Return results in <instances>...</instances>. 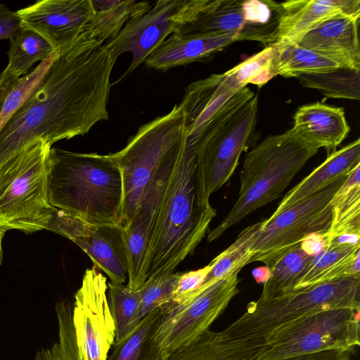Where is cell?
<instances>
[{
	"instance_id": "33",
	"label": "cell",
	"mask_w": 360,
	"mask_h": 360,
	"mask_svg": "<svg viewBox=\"0 0 360 360\" xmlns=\"http://www.w3.org/2000/svg\"><path fill=\"white\" fill-rule=\"evenodd\" d=\"M264 221H259L243 229L229 248L212 260L213 266L200 288L205 289L233 269H243L250 263L252 257L250 248Z\"/></svg>"
},
{
	"instance_id": "22",
	"label": "cell",
	"mask_w": 360,
	"mask_h": 360,
	"mask_svg": "<svg viewBox=\"0 0 360 360\" xmlns=\"http://www.w3.org/2000/svg\"><path fill=\"white\" fill-rule=\"evenodd\" d=\"M293 119L292 128L309 141L324 148L328 155L336 150L350 131L342 108L320 102L300 107Z\"/></svg>"
},
{
	"instance_id": "14",
	"label": "cell",
	"mask_w": 360,
	"mask_h": 360,
	"mask_svg": "<svg viewBox=\"0 0 360 360\" xmlns=\"http://www.w3.org/2000/svg\"><path fill=\"white\" fill-rule=\"evenodd\" d=\"M106 278L87 269L75 295L72 319L79 360H106L115 338Z\"/></svg>"
},
{
	"instance_id": "35",
	"label": "cell",
	"mask_w": 360,
	"mask_h": 360,
	"mask_svg": "<svg viewBox=\"0 0 360 360\" xmlns=\"http://www.w3.org/2000/svg\"><path fill=\"white\" fill-rule=\"evenodd\" d=\"M72 310V306L67 300L56 303L58 341L49 347L38 351L35 355V360H79Z\"/></svg>"
},
{
	"instance_id": "29",
	"label": "cell",
	"mask_w": 360,
	"mask_h": 360,
	"mask_svg": "<svg viewBox=\"0 0 360 360\" xmlns=\"http://www.w3.org/2000/svg\"><path fill=\"white\" fill-rule=\"evenodd\" d=\"M275 64L277 75L295 77L298 74H317L340 68L330 60L296 43L278 41Z\"/></svg>"
},
{
	"instance_id": "16",
	"label": "cell",
	"mask_w": 360,
	"mask_h": 360,
	"mask_svg": "<svg viewBox=\"0 0 360 360\" xmlns=\"http://www.w3.org/2000/svg\"><path fill=\"white\" fill-rule=\"evenodd\" d=\"M16 13L23 27L41 35L59 54L78 37L95 9L91 0H41Z\"/></svg>"
},
{
	"instance_id": "15",
	"label": "cell",
	"mask_w": 360,
	"mask_h": 360,
	"mask_svg": "<svg viewBox=\"0 0 360 360\" xmlns=\"http://www.w3.org/2000/svg\"><path fill=\"white\" fill-rule=\"evenodd\" d=\"M182 153L169 162L153 179L133 219L122 228L128 260L127 286L131 290H139L147 280V265L158 219Z\"/></svg>"
},
{
	"instance_id": "13",
	"label": "cell",
	"mask_w": 360,
	"mask_h": 360,
	"mask_svg": "<svg viewBox=\"0 0 360 360\" xmlns=\"http://www.w3.org/2000/svg\"><path fill=\"white\" fill-rule=\"evenodd\" d=\"M205 0H159L147 13L129 22L112 39L104 44L115 60L132 54L123 78L132 72L169 35L193 20Z\"/></svg>"
},
{
	"instance_id": "42",
	"label": "cell",
	"mask_w": 360,
	"mask_h": 360,
	"mask_svg": "<svg viewBox=\"0 0 360 360\" xmlns=\"http://www.w3.org/2000/svg\"><path fill=\"white\" fill-rule=\"evenodd\" d=\"M285 360H350V355L348 352L338 349H328L300 355Z\"/></svg>"
},
{
	"instance_id": "45",
	"label": "cell",
	"mask_w": 360,
	"mask_h": 360,
	"mask_svg": "<svg viewBox=\"0 0 360 360\" xmlns=\"http://www.w3.org/2000/svg\"><path fill=\"white\" fill-rule=\"evenodd\" d=\"M252 274L257 283H264L269 278L271 271L266 266H259L254 269L252 271Z\"/></svg>"
},
{
	"instance_id": "28",
	"label": "cell",
	"mask_w": 360,
	"mask_h": 360,
	"mask_svg": "<svg viewBox=\"0 0 360 360\" xmlns=\"http://www.w3.org/2000/svg\"><path fill=\"white\" fill-rule=\"evenodd\" d=\"M360 164L332 198L333 217L326 233L328 240L344 233H360Z\"/></svg>"
},
{
	"instance_id": "6",
	"label": "cell",
	"mask_w": 360,
	"mask_h": 360,
	"mask_svg": "<svg viewBox=\"0 0 360 360\" xmlns=\"http://www.w3.org/2000/svg\"><path fill=\"white\" fill-rule=\"evenodd\" d=\"M360 276H343L266 301L250 302L246 311L221 331L231 340L264 342L268 334L314 314L360 309Z\"/></svg>"
},
{
	"instance_id": "40",
	"label": "cell",
	"mask_w": 360,
	"mask_h": 360,
	"mask_svg": "<svg viewBox=\"0 0 360 360\" xmlns=\"http://www.w3.org/2000/svg\"><path fill=\"white\" fill-rule=\"evenodd\" d=\"M22 28L16 11L0 3V40L10 39Z\"/></svg>"
},
{
	"instance_id": "26",
	"label": "cell",
	"mask_w": 360,
	"mask_h": 360,
	"mask_svg": "<svg viewBox=\"0 0 360 360\" xmlns=\"http://www.w3.org/2000/svg\"><path fill=\"white\" fill-rule=\"evenodd\" d=\"M313 257L301 248L300 243L265 262L271 275L258 300H271L290 294Z\"/></svg>"
},
{
	"instance_id": "44",
	"label": "cell",
	"mask_w": 360,
	"mask_h": 360,
	"mask_svg": "<svg viewBox=\"0 0 360 360\" xmlns=\"http://www.w3.org/2000/svg\"><path fill=\"white\" fill-rule=\"evenodd\" d=\"M329 244L339 246H360V233H350L339 235L329 240Z\"/></svg>"
},
{
	"instance_id": "23",
	"label": "cell",
	"mask_w": 360,
	"mask_h": 360,
	"mask_svg": "<svg viewBox=\"0 0 360 360\" xmlns=\"http://www.w3.org/2000/svg\"><path fill=\"white\" fill-rule=\"evenodd\" d=\"M269 347L264 342L231 340L209 330L192 343L160 360H257Z\"/></svg>"
},
{
	"instance_id": "11",
	"label": "cell",
	"mask_w": 360,
	"mask_h": 360,
	"mask_svg": "<svg viewBox=\"0 0 360 360\" xmlns=\"http://www.w3.org/2000/svg\"><path fill=\"white\" fill-rule=\"evenodd\" d=\"M347 176L336 178L302 200L264 219L250 248V263H264L311 233L326 234L333 217L330 202Z\"/></svg>"
},
{
	"instance_id": "41",
	"label": "cell",
	"mask_w": 360,
	"mask_h": 360,
	"mask_svg": "<svg viewBox=\"0 0 360 360\" xmlns=\"http://www.w3.org/2000/svg\"><path fill=\"white\" fill-rule=\"evenodd\" d=\"M329 244L326 234L314 233L306 236L301 242V248L308 255L315 256Z\"/></svg>"
},
{
	"instance_id": "39",
	"label": "cell",
	"mask_w": 360,
	"mask_h": 360,
	"mask_svg": "<svg viewBox=\"0 0 360 360\" xmlns=\"http://www.w3.org/2000/svg\"><path fill=\"white\" fill-rule=\"evenodd\" d=\"M212 266L213 263L211 261L207 265L201 269L187 273H182L170 302H180L187 296L197 290L204 283Z\"/></svg>"
},
{
	"instance_id": "12",
	"label": "cell",
	"mask_w": 360,
	"mask_h": 360,
	"mask_svg": "<svg viewBox=\"0 0 360 360\" xmlns=\"http://www.w3.org/2000/svg\"><path fill=\"white\" fill-rule=\"evenodd\" d=\"M282 6L271 0H205L180 34L232 35L265 47L277 42Z\"/></svg>"
},
{
	"instance_id": "18",
	"label": "cell",
	"mask_w": 360,
	"mask_h": 360,
	"mask_svg": "<svg viewBox=\"0 0 360 360\" xmlns=\"http://www.w3.org/2000/svg\"><path fill=\"white\" fill-rule=\"evenodd\" d=\"M360 15H338L318 24L296 43L336 63L360 70Z\"/></svg>"
},
{
	"instance_id": "46",
	"label": "cell",
	"mask_w": 360,
	"mask_h": 360,
	"mask_svg": "<svg viewBox=\"0 0 360 360\" xmlns=\"http://www.w3.org/2000/svg\"><path fill=\"white\" fill-rule=\"evenodd\" d=\"M6 231L0 229V266L2 264L3 262V249H2V241Z\"/></svg>"
},
{
	"instance_id": "43",
	"label": "cell",
	"mask_w": 360,
	"mask_h": 360,
	"mask_svg": "<svg viewBox=\"0 0 360 360\" xmlns=\"http://www.w3.org/2000/svg\"><path fill=\"white\" fill-rule=\"evenodd\" d=\"M18 79L13 77L5 68L0 75V105L11 91Z\"/></svg>"
},
{
	"instance_id": "34",
	"label": "cell",
	"mask_w": 360,
	"mask_h": 360,
	"mask_svg": "<svg viewBox=\"0 0 360 360\" xmlns=\"http://www.w3.org/2000/svg\"><path fill=\"white\" fill-rule=\"evenodd\" d=\"M275 54L274 44L266 46L225 73L240 87L248 84L260 87L277 75Z\"/></svg>"
},
{
	"instance_id": "38",
	"label": "cell",
	"mask_w": 360,
	"mask_h": 360,
	"mask_svg": "<svg viewBox=\"0 0 360 360\" xmlns=\"http://www.w3.org/2000/svg\"><path fill=\"white\" fill-rule=\"evenodd\" d=\"M182 273H168L148 279L139 288L141 292V316L157 307L170 302Z\"/></svg>"
},
{
	"instance_id": "19",
	"label": "cell",
	"mask_w": 360,
	"mask_h": 360,
	"mask_svg": "<svg viewBox=\"0 0 360 360\" xmlns=\"http://www.w3.org/2000/svg\"><path fill=\"white\" fill-rule=\"evenodd\" d=\"M103 271L110 282L123 284L128 276V260L122 228L119 225H94L82 221L71 240Z\"/></svg>"
},
{
	"instance_id": "32",
	"label": "cell",
	"mask_w": 360,
	"mask_h": 360,
	"mask_svg": "<svg viewBox=\"0 0 360 360\" xmlns=\"http://www.w3.org/2000/svg\"><path fill=\"white\" fill-rule=\"evenodd\" d=\"M305 87L319 91L326 98L360 99V70L342 68L317 74H298Z\"/></svg>"
},
{
	"instance_id": "5",
	"label": "cell",
	"mask_w": 360,
	"mask_h": 360,
	"mask_svg": "<svg viewBox=\"0 0 360 360\" xmlns=\"http://www.w3.org/2000/svg\"><path fill=\"white\" fill-rule=\"evenodd\" d=\"M188 141L183 110L175 105L167 114L141 126L124 148L112 153L122 175V228L133 219L153 179L181 155Z\"/></svg>"
},
{
	"instance_id": "2",
	"label": "cell",
	"mask_w": 360,
	"mask_h": 360,
	"mask_svg": "<svg viewBox=\"0 0 360 360\" xmlns=\"http://www.w3.org/2000/svg\"><path fill=\"white\" fill-rule=\"evenodd\" d=\"M50 205L94 225L121 226L122 175L112 153H81L51 148Z\"/></svg>"
},
{
	"instance_id": "7",
	"label": "cell",
	"mask_w": 360,
	"mask_h": 360,
	"mask_svg": "<svg viewBox=\"0 0 360 360\" xmlns=\"http://www.w3.org/2000/svg\"><path fill=\"white\" fill-rule=\"evenodd\" d=\"M52 145L37 139L0 165V229H46L54 207L48 198Z\"/></svg>"
},
{
	"instance_id": "31",
	"label": "cell",
	"mask_w": 360,
	"mask_h": 360,
	"mask_svg": "<svg viewBox=\"0 0 360 360\" xmlns=\"http://www.w3.org/2000/svg\"><path fill=\"white\" fill-rule=\"evenodd\" d=\"M107 298L115 328L114 343L122 342L136 328L141 316V292L127 285L109 282Z\"/></svg>"
},
{
	"instance_id": "3",
	"label": "cell",
	"mask_w": 360,
	"mask_h": 360,
	"mask_svg": "<svg viewBox=\"0 0 360 360\" xmlns=\"http://www.w3.org/2000/svg\"><path fill=\"white\" fill-rule=\"evenodd\" d=\"M216 214L200 192L194 145L188 140L169 181L158 219L147 280L174 272L193 253Z\"/></svg>"
},
{
	"instance_id": "1",
	"label": "cell",
	"mask_w": 360,
	"mask_h": 360,
	"mask_svg": "<svg viewBox=\"0 0 360 360\" xmlns=\"http://www.w3.org/2000/svg\"><path fill=\"white\" fill-rule=\"evenodd\" d=\"M115 59L104 44L81 35L58 54L41 81L0 132V165L37 139L53 145L84 136L109 117Z\"/></svg>"
},
{
	"instance_id": "24",
	"label": "cell",
	"mask_w": 360,
	"mask_h": 360,
	"mask_svg": "<svg viewBox=\"0 0 360 360\" xmlns=\"http://www.w3.org/2000/svg\"><path fill=\"white\" fill-rule=\"evenodd\" d=\"M360 164V139L329 154L309 175L290 190L273 214L302 200L342 175L349 174Z\"/></svg>"
},
{
	"instance_id": "30",
	"label": "cell",
	"mask_w": 360,
	"mask_h": 360,
	"mask_svg": "<svg viewBox=\"0 0 360 360\" xmlns=\"http://www.w3.org/2000/svg\"><path fill=\"white\" fill-rule=\"evenodd\" d=\"M7 71L15 78L27 75L32 65L56 53L49 43L37 32L22 27L9 39Z\"/></svg>"
},
{
	"instance_id": "25",
	"label": "cell",
	"mask_w": 360,
	"mask_h": 360,
	"mask_svg": "<svg viewBox=\"0 0 360 360\" xmlns=\"http://www.w3.org/2000/svg\"><path fill=\"white\" fill-rule=\"evenodd\" d=\"M91 1L95 15L80 34L88 39L96 40L102 44L106 40L114 39L129 22L152 8L148 1Z\"/></svg>"
},
{
	"instance_id": "9",
	"label": "cell",
	"mask_w": 360,
	"mask_h": 360,
	"mask_svg": "<svg viewBox=\"0 0 360 360\" xmlns=\"http://www.w3.org/2000/svg\"><path fill=\"white\" fill-rule=\"evenodd\" d=\"M241 269H233L181 303L169 302L160 307L162 316L148 342L143 360H160L208 331L238 294Z\"/></svg>"
},
{
	"instance_id": "8",
	"label": "cell",
	"mask_w": 360,
	"mask_h": 360,
	"mask_svg": "<svg viewBox=\"0 0 360 360\" xmlns=\"http://www.w3.org/2000/svg\"><path fill=\"white\" fill-rule=\"evenodd\" d=\"M258 103L255 93L240 100L193 143L200 192L206 201L229 180L249 147Z\"/></svg>"
},
{
	"instance_id": "10",
	"label": "cell",
	"mask_w": 360,
	"mask_h": 360,
	"mask_svg": "<svg viewBox=\"0 0 360 360\" xmlns=\"http://www.w3.org/2000/svg\"><path fill=\"white\" fill-rule=\"evenodd\" d=\"M359 309L340 308L306 316L264 338L257 360H285L328 349L350 352L359 346Z\"/></svg>"
},
{
	"instance_id": "27",
	"label": "cell",
	"mask_w": 360,
	"mask_h": 360,
	"mask_svg": "<svg viewBox=\"0 0 360 360\" xmlns=\"http://www.w3.org/2000/svg\"><path fill=\"white\" fill-rule=\"evenodd\" d=\"M359 253L360 246L328 244L323 251L313 257L302 272L292 292L343 276H349V267Z\"/></svg>"
},
{
	"instance_id": "17",
	"label": "cell",
	"mask_w": 360,
	"mask_h": 360,
	"mask_svg": "<svg viewBox=\"0 0 360 360\" xmlns=\"http://www.w3.org/2000/svg\"><path fill=\"white\" fill-rule=\"evenodd\" d=\"M252 92L248 86H239L225 72L190 84L179 104L189 141L194 143L233 104Z\"/></svg>"
},
{
	"instance_id": "4",
	"label": "cell",
	"mask_w": 360,
	"mask_h": 360,
	"mask_svg": "<svg viewBox=\"0 0 360 360\" xmlns=\"http://www.w3.org/2000/svg\"><path fill=\"white\" fill-rule=\"evenodd\" d=\"M320 148L294 128L266 137L245 157L236 202L207 241L221 236L251 212L280 198L296 174Z\"/></svg>"
},
{
	"instance_id": "21",
	"label": "cell",
	"mask_w": 360,
	"mask_h": 360,
	"mask_svg": "<svg viewBox=\"0 0 360 360\" xmlns=\"http://www.w3.org/2000/svg\"><path fill=\"white\" fill-rule=\"evenodd\" d=\"M237 41L232 35L174 33L144 60L148 68L167 71L203 60Z\"/></svg>"
},
{
	"instance_id": "37",
	"label": "cell",
	"mask_w": 360,
	"mask_h": 360,
	"mask_svg": "<svg viewBox=\"0 0 360 360\" xmlns=\"http://www.w3.org/2000/svg\"><path fill=\"white\" fill-rule=\"evenodd\" d=\"M57 56L54 53L30 73L20 77L0 105V132L20 105L41 81Z\"/></svg>"
},
{
	"instance_id": "20",
	"label": "cell",
	"mask_w": 360,
	"mask_h": 360,
	"mask_svg": "<svg viewBox=\"0 0 360 360\" xmlns=\"http://www.w3.org/2000/svg\"><path fill=\"white\" fill-rule=\"evenodd\" d=\"M281 4L277 42L297 43L316 25L338 15H360V0H290Z\"/></svg>"
},
{
	"instance_id": "36",
	"label": "cell",
	"mask_w": 360,
	"mask_h": 360,
	"mask_svg": "<svg viewBox=\"0 0 360 360\" xmlns=\"http://www.w3.org/2000/svg\"><path fill=\"white\" fill-rule=\"evenodd\" d=\"M161 316L160 307L146 314L127 338L113 344L110 355L106 360H143L148 342Z\"/></svg>"
}]
</instances>
